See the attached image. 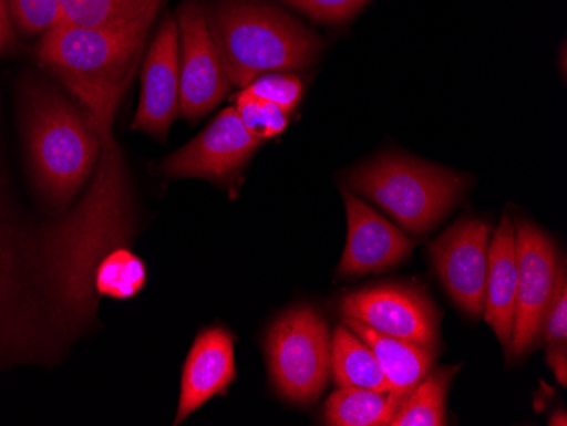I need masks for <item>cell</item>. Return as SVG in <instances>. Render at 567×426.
<instances>
[{
  "mask_svg": "<svg viewBox=\"0 0 567 426\" xmlns=\"http://www.w3.org/2000/svg\"><path fill=\"white\" fill-rule=\"evenodd\" d=\"M114 114H87L101 138L94 184L82 205L44 235L41 247L44 278L66 323H81L92 314L97 263L124 238L127 190L113 136Z\"/></svg>",
  "mask_w": 567,
  "mask_h": 426,
  "instance_id": "obj_1",
  "label": "cell"
},
{
  "mask_svg": "<svg viewBox=\"0 0 567 426\" xmlns=\"http://www.w3.org/2000/svg\"><path fill=\"white\" fill-rule=\"evenodd\" d=\"M22 128L38 189L62 209L97 165L101 138L94 123L59 89L30 81L22 91Z\"/></svg>",
  "mask_w": 567,
  "mask_h": 426,
  "instance_id": "obj_2",
  "label": "cell"
},
{
  "mask_svg": "<svg viewBox=\"0 0 567 426\" xmlns=\"http://www.w3.org/2000/svg\"><path fill=\"white\" fill-rule=\"evenodd\" d=\"M206 14L229 84L237 87L264 73L308 69L323 48L301 22L260 0H218Z\"/></svg>",
  "mask_w": 567,
  "mask_h": 426,
  "instance_id": "obj_3",
  "label": "cell"
},
{
  "mask_svg": "<svg viewBox=\"0 0 567 426\" xmlns=\"http://www.w3.org/2000/svg\"><path fill=\"white\" fill-rule=\"evenodd\" d=\"M148 12L117 27L59 24L43 34L38 56L55 72L79 104L97 97H123L132 82L153 19Z\"/></svg>",
  "mask_w": 567,
  "mask_h": 426,
  "instance_id": "obj_4",
  "label": "cell"
},
{
  "mask_svg": "<svg viewBox=\"0 0 567 426\" xmlns=\"http://www.w3.org/2000/svg\"><path fill=\"white\" fill-rule=\"evenodd\" d=\"M347 184L353 194L384 209L404 231L423 237L455 208L470 180L449 168L384 154L350 172Z\"/></svg>",
  "mask_w": 567,
  "mask_h": 426,
  "instance_id": "obj_5",
  "label": "cell"
},
{
  "mask_svg": "<svg viewBox=\"0 0 567 426\" xmlns=\"http://www.w3.org/2000/svg\"><path fill=\"white\" fill-rule=\"evenodd\" d=\"M266 354L277 393L296 405L313 403L330 380L328 321L315 308H292L270 326Z\"/></svg>",
  "mask_w": 567,
  "mask_h": 426,
  "instance_id": "obj_6",
  "label": "cell"
},
{
  "mask_svg": "<svg viewBox=\"0 0 567 426\" xmlns=\"http://www.w3.org/2000/svg\"><path fill=\"white\" fill-rule=\"evenodd\" d=\"M518 291L509 345L512 359L524 357L543 340L544 321L560 281L566 278L556 243L530 222L517 225Z\"/></svg>",
  "mask_w": 567,
  "mask_h": 426,
  "instance_id": "obj_7",
  "label": "cell"
},
{
  "mask_svg": "<svg viewBox=\"0 0 567 426\" xmlns=\"http://www.w3.org/2000/svg\"><path fill=\"white\" fill-rule=\"evenodd\" d=\"M177 27L181 114L186 120L196 121L221 103L231 84L203 6L196 0H186L178 9Z\"/></svg>",
  "mask_w": 567,
  "mask_h": 426,
  "instance_id": "obj_8",
  "label": "cell"
},
{
  "mask_svg": "<svg viewBox=\"0 0 567 426\" xmlns=\"http://www.w3.org/2000/svg\"><path fill=\"white\" fill-rule=\"evenodd\" d=\"M343 318L359 321L374 332L419 343L426 349L439 346V311L419 289L384 284L352 292L342 299Z\"/></svg>",
  "mask_w": 567,
  "mask_h": 426,
  "instance_id": "obj_9",
  "label": "cell"
},
{
  "mask_svg": "<svg viewBox=\"0 0 567 426\" xmlns=\"http://www.w3.org/2000/svg\"><path fill=\"white\" fill-rule=\"evenodd\" d=\"M492 225L466 218L455 222L430 247L436 276L458 310L483 316Z\"/></svg>",
  "mask_w": 567,
  "mask_h": 426,
  "instance_id": "obj_10",
  "label": "cell"
},
{
  "mask_svg": "<svg viewBox=\"0 0 567 426\" xmlns=\"http://www.w3.org/2000/svg\"><path fill=\"white\" fill-rule=\"evenodd\" d=\"M262 142L245 129L235 107H226L197 138L162 164L171 179L234 180Z\"/></svg>",
  "mask_w": 567,
  "mask_h": 426,
  "instance_id": "obj_11",
  "label": "cell"
},
{
  "mask_svg": "<svg viewBox=\"0 0 567 426\" xmlns=\"http://www.w3.org/2000/svg\"><path fill=\"white\" fill-rule=\"evenodd\" d=\"M181 40L177 18L167 15L143 63L142 95L133 129L165 138L181 114Z\"/></svg>",
  "mask_w": 567,
  "mask_h": 426,
  "instance_id": "obj_12",
  "label": "cell"
},
{
  "mask_svg": "<svg viewBox=\"0 0 567 426\" xmlns=\"http://www.w3.org/2000/svg\"><path fill=\"white\" fill-rule=\"evenodd\" d=\"M349 237L339 266L343 278H359L365 273L391 269L410 257L413 241L382 218L371 206L360 200L352 190L343 189Z\"/></svg>",
  "mask_w": 567,
  "mask_h": 426,
  "instance_id": "obj_13",
  "label": "cell"
},
{
  "mask_svg": "<svg viewBox=\"0 0 567 426\" xmlns=\"http://www.w3.org/2000/svg\"><path fill=\"white\" fill-rule=\"evenodd\" d=\"M235 375L234 335L221 326L200 332L184 365L175 425H181L212 397L223 393L234 383Z\"/></svg>",
  "mask_w": 567,
  "mask_h": 426,
  "instance_id": "obj_14",
  "label": "cell"
},
{
  "mask_svg": "<svg viewBox=\"0 0 567 426\" xmlns=\"http://www.w3.org/2000/svg\"><path fill=\"white\" fill-rule=\"evenodd\" d=\"M0 200V357L33 354L37 340L30 311L22 299V259L16 231Z\"/></svg>",
  "mask_w": 567,
  "mask_h": 426,
  "instance_id": "obj_15",
  "label": "cell"
},
{
  "mask_svg": "<svg viewBox=\"0 0 567 426\" xmlns=\"http://www.w3.org/2000/svg\"><path fill=\"white\" fill-rule=\"evenodd\" d=\"M518 291L517 222L506 212L492 235L487 262L484 320L498 336L503 349L509 345L515 324Z\"/></svg>",
  "mask_w": 567,
  "mask_h": 426,
  "instance_id": "obj_16",
  "label": "cell"
},
{
  "mask_svg": "<svg viewBox=\"0 0 567 426\" xmlns=\"http://www.w3.org/2000/svg\"><path fill=\"white\" fill-rule=\"evenodd\" d=\"M343 323L372 350L385 381L390 384L391 393L406 397L432 372L435 350L408 340L382 335L350 318H343Z\"/></svg>",
  "mask_w": 567,
  "mask_h": 426,
  "instance_id": "obj_17",
  "label": "cell"
},
{
  "mask_svg": "<svg viewBox=\"0 0 567 426\" xmlns=\"http://www.w3.org/2000/svg\"><path fill=\"white\" fill-rule=\"evenodd\" d=\"M331 372L339 387L391 393L372 350L346 323L339 324L331 336Z\"/></svg>",
  "mask_w": 567,
  "mask_h": 426,
  "instance_id": "obj_18",
  "label": "cell"
},
{
  "mask_svg": "<svg viewBox=\"0 0 567 426\" xmlns=\"http://www.w3.org/2000/svg\"><path fill=\"white\" fill-rule=\"evenodd\" d=\"M403 399L394 393L340 387L324 405V423L331 426H390Z\"/></svg>",
  "mask_w": 567,
  "mask_h": 426,
  "instance_id": "obj_19",
  "label": "cell"
},
{
  "mask_svg": "<svg viewBox=\"0 0 567 426\" xmlns=\"http://www.w3.org/2000/svg\"><path fill=\"white\" fill-rule=\"evenodd\" d=\"M457 368L445 367L430 372L425 380L411 391L390 426H444L447 425V391Z\"/></svg>",
  "mask_w": 567,
  "mask_h": 426,
  "instance_id": "obj_20",
  "label": "cell"
},
{
  "mask_svg": "<svg viewBox=\"0 0 567 426\" xmlns=\"http://www.w3.org/2000/svg\"><path fill=\"white\" fill-rule=\"evenodd\" d=\"M60 4L63 24L106 28L126 24L148 12L161 11L164 0H60Z\"/></svg>",
  "mask_w": 567,
  "mask_h": 426,
  "instance_id": "obj_21",
  "label": "cell"
},
{
  "mask_svg": "<svg viewBox=\"0 0 567 426\" xmlns=\"http://www.w3.org/2000/svg\"><path fill=\"white\" fill-rule=\"evenodd\" d=\"M146 270L142 260L124 248L107 253L95 269V291L114 299H130L145 285Z\"/></svg>",
  "mask_w": 567,
  "mask_h": 426,
  "instance_id": "obj_22",
  "label": "cell"
},
{
  "mask_svg": "<svg viewBox=\"0 0 567 426\" xmlns=\"http://www.w3.org/2000/svg\"><path fill=\"white\" fill-rule=\"evenodd\" d=\"M241 95L276 104L288 114L295 113L305 94V82L291 73H264L254 79L247 87L241 89Z\"/></svg>",
  "mask_w": 567,
  "mask_h": 426,
  "instance_id": "obj_23",
  "label": "cell"
},
{
  "mask_svg": "<svg viewBox=\"0 0 567 426\" xmlns=\"http://www.w3.org/2000/svg\"><path fill=\"white\" fill-rule=\"evenodd\" d=\"M235 111H237L245 129L260 142H266V139L286 132L289 116H291L276 104L264 103V101H257V98L241 94H238Z\"/></svg>",
  "mask_w": 567,
  "mask_h": 426,
  "instance_id": "obj_24",
  "label": "cell"
},
{
  "mask_svg": "<svg viewBox=\"0 0 567 426\" xmlns=\"http://www.w3.org/2000/svg\"><path fill=\"white\" fill-rule=\"evenodd\" d=\"M18 30L28 34H44L62 22L60 0H6Z\"/></svg>",
  "mask_w": 567,
  "mask_h": 426,
  "instance_id": "obj_25",
  "label": "cell"
},
{
  "mask_svg": "<svg viewBox=\"0 0 567 426\" xmlns=\"http://www.w3.org/2000/svg\"><path fill=\"white\" fill-rule=\"evenodd\" d=\"M302 14L321 22H343L353 18L369 0H284Z\"/></svg>",
  "mask_w": 567,
  "mask_h": 426,
  "instance_id": "obj_26",
  "label": "cell"
},
{
  "mask_svg": "<svg viewBox=\"0 0 567 426\" xmlns=\"http://www.w3.org/2000/svg\"><path fill=\"white\" fill-rule=\"evenodd\" d=\"M544 342L547 349H559L566 346L567 339V281L566 278L560 281L547 311L546 321H544Z\"/></svg>",
  "mask_w": 567,
  "mask_h": 426,
  "instance_id": "obj_27",
  "label": "cell"
},
{
  "mask_svg": "<svg viewBox=\"0 0 567 426\" xmlns=\"http://www.w3.org/2000/svg\"><path fill=\"white\" fill-rule=\"evenodd\" d=\"M16 44L14 31H12L11 15H9L8 2L0 0V53L8 52Z\"/></svg>",
  "mask_w": 567,
  "mask_h": 426,
  "instance_id": "obj_28",
  "label": "cell"
},
{
  "mask_svg": "<svg viewBox=\"0 0 567 426\" xmlns=\"http://www.w3.org/2000/svg\"><path fill=\"white\" fill-rule=\"evenodd\" d=\"M547 362H549L550 368H553L554 375H556L557 383H559L560 386H566V346H559V349H547Z\"/></svg>",
  "mask_w": 567,
  "mask_h": 426,
  "instance_id": "obj_29",
  "label": "cell"
}]
</instances>
